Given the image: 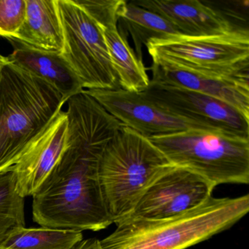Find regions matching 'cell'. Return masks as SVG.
<instances>
[{"instance_id":"obj_19","label":"cell","mask_w":249,"mask_h":249,"mask_svg":"<svg viewBox=\"0 0 249 249\" xmlns=\"http://www.w3.org/2000/svg\"><path fill=\"white\" fill-rule=\"evenodd\" d=\"M24 199L17 192L12 172L0 173V244L11 230L25 227Z\"/></svg>"},{"instance_id":"obj_1","label":"cell","mask_w":249,"mask_h":249,"mask_svg":"<svg viewBox=\"0 0 249 249\" xmlns=\"http://www.w3.org/2000/svg\"><path fill=\"white\" fill-rule=\"evenodd\" d=\"M67 103L66 148L33 196V221L48 228L100 231L113 224L100 186V159L124 125L85 90Z\"/></svg>"},{"instance_id":"obj_10","label":"cell","mask_w":249,"mask_h":249,"mask_svg":"<svg viewBox=\"0 0 249 249\" xmlns=\"http://www.w3.org/2000/svg\"><path fill=\"white\" fill-rule=\"evenodd\" d=\"M85 91L124 126L148 139L189 129H208L168 113L140 93L121 88Z\"/></svg>"},{"instance_id":"obj_4","label":"cell","mask_w":249,"mask_h":249,"mask_svg":"<svg viewBox=\"0 0 249 249\" xmlns=\"http://www.w3.org/2000/svg\"><path fill=\"white\" fill-rule=\"evenodd\" d=\"M173 164L148 138L124 126L99 165L103 199L113 224L127 218L147 189Z\"/></svg>"},{"instance_id":"obj_2","label":"cell","mask_w":249,"mask_h":249,"mask_svg":"<svg viewBox=\"0 0 249 249\" xmlns=\"http://www.w3.org/2000/svg\"><path fill=\"white\" fill-rule=\"evenodd\" d=\"M66 103L53 86L0 55V173L18 162Z\"/></svg>"},{"instance_id":"obj_7","label":"cell","mask_w":249,"mask_h":249,"mask_svg":"<svg viewBox=\"0 0 249 249\" xmlns=\"http://www.w3.org/2000/svg\"><path fill=\"white\" fill-rule=\"evenodd\" d=\"M63 32L62 55L89 89H119L103 30L75 0H56Z\"/></svg>"},{"instance_id":"obj_13","label":"cell","mask_w":249,"mask_h":249,"mask_svg":"<svg viewBox=\"0 0 249 249\" xmlns=\"http://www.w3.org/2000/svg\"><path fill=\"white\" fill-rule=\"evenodd\" d=\"M132 2L161 16L173 24L182 36H216L240 28L234 27L222 13L198 0H142Z\"/></svg>"},{"instance_id":"obj_9","label":"cell","mask_w":249,"mask_h":249,"mask_svg":"<svg viewBox=\"0 0 249 249\" xmlns=\"http://www.w3.org/2000/svg\"><path fill=\"white\" fill-rule=\"evenodd\" d=\"M214 189L199 175L171 165L147 189L126 218L161 219L181 215L205 203Z\"/></svg>"},{"instance_id":"obj_5","label":"cell","mask_w":249,"mask_h":249,"mask_svg":"<svg viewBox=\"0 0 249 249\" xmlns=\"http://www.w3.org/2000/svg\"><path fill=\"white\" fill-rule=\"evenodd\" d=\"M148 139L170 164L194 172L215 187L249 183V139L198 129Z\"/></svg>"},{"instance_id":"obj_21","label":"cell","mask_w":249,"mask_h":249,"mask_svg":"<svg viewBox=\"0 0 249 249\" xmlns=\"http://www.w3.org/2000/svg\"><path fill=\"white\" fill-rule=\"evenodd\" d=\"M73 249H102L100 240L98 239L89 238L81 240Z\"/></svg>"},{"instance_id":"obj_12","label":"cell","mask_w":249,"mask_h":249,"mask_svg":"<svg viewBox=\"0 0 249 249\" xmlns=\"http://www.w3.org/2000/svg\"><path fill=\"white\" fill-rule=\"evenodd\" d=\"M67 138L68 116L62 110L10 169L19 195L25 198L37 192L63 154Z\"/></svg>"},{"instance_id":"obj_20","label":"cell","mask_w":249,"mask_h":249,"mask_svg":"<svg viewBox=\"0 0 249 249\" xmlns=\"http://www.w3.org/2000/svg\"><path fill=\"white\" fill-rule=\"evenodd\" d=\"M25 16L26 0H0V36L15 37Z\"/></svg>"},{"instance_id":"obj_6","label":"cell","mask_w":249,"mask_h":249,"mask_svg":"<svg viewBox=\"0 0 249 249\" xmlns=\"http://www.w3.org/2000/svg\"><path fill=\"white\" fill-rule=\"evenodd\" d=\"M152 61L249 84V33L244 27L216 36H176L150 40Z\"/></svg>"},{"instance_id":"obj_8","label":"cell","mask_w":249,"mask_h":249,"mask_svg":"<svg viewBox=\"0 0 249 249\" xmlns=\"http://www.w3.org/2000/svg\"><path fill=\"white\" fill-rule=\"evenodd\" d=\"M140 94L180 119L211 130L249 139V118L218 99L151 80L148 88Z\"/></svg>"},{"instance_id":"obj_14","label":"cell","mask_w":249,"mask_h":249,"mask_svg":"<svg viewBox=\"0 0 249 249\" xmlns=\"http://www.w3.org/2000/svg\"><path fill=\"white\" fill-rule=\"evenodd\" d=\"M153 82L192 90L232 106L249 119V84L220 79L153 61Z\"/></svg>"},{"instance_id":"obj_18","label":"cell","mask_w":249,"mask_h":249,"mask_svg":"<svg viewBox=\"0 0 249 249\" xmlns=\"http://www.w3.org/2000/svg\"><path fill=\"white\" fill-rule=\"evenodd\" d=\"M83 240L78 230L19 227L10 231L0 249H73Z\"/></svg>"},{"instance_id":"obj_16","label":"cell","mask_w":249,"mask_h":249,"mask_svg":"<svg viewBox=\"0 0 249 249\" xmlns=\"http://www.w3.org/2000/svg\"><path fill=\"white\" fill-rule=\"evenodd\" d=\"M14 38L48 52L62 53L63 32L56 0H26V16Z\"/></svg>"},{"instance_id":"obj_11","label":"cell","mask_w":249,"mask_h":249,"mask_svg":"<svg viewBox=\"0 0 249 249\" xmlns=\"http://www.w3.org/2000/svg\"><path fill=\"white\" fill-rule=\"evenodd\" d=\"M100 25L103 30L112 66L119 87L132 92H143L150 79L142 61L128 42L121 36L117 23L126 1L122 0H75Z\"/></svg>"},{"instance_id":"obj_3","label":"cell","mask_w":249,"mask_h":249,"mask_svg":"<svg viewBox=\"0 0 249 249\" xmlns=\"http://www.w3.org/2000/svg\"><path fill=\"white\" fill-rule=\"evenodd\" d=\"M249 211L248 195L211 196L181 215L161 219L126 218L100 240L102 249H186L228 230Z\"/></svg>"},{"instance_id":"obj_15","label":"cell","mask_w":249,"mask_h":249,"mask_svg":"<svg viewBox=\"0 0 249 249\" xmlns=\"http://www.w3.org/2000/svg\"><path fill=\"white\" fill-rule=\"evenodd\" d=\"M14 51L7 57L20 68L53 86L68 101L84 91L81 81L59 52H48L14 37L6 38Z\"/></svg>"},{"instance_id":"obj_17","label":"cell","mask_w":249,"mask_h":249,"mask_svg":"<svg viewBox=\"0 0 249 249\" xmlns=\"http://www.w3.org/2000/svg\"><path fill=\"white\" fill-rule=\"evenodd\" d=\"M119 21L124 23L132 36L135 53L141 61L142 47L146 46L150 40L181 35L173 24L161 16L138 6L132 2H126Z\"/></svg>"}]
</instances>
